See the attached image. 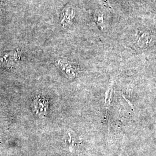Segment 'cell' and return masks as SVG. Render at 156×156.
<instances>
[{
    "label": "cell",
    "instance_id": "6da1fadb",
    "mask_svg": "<svg viewBox=\"0 0 156 156\" xmlns=\"http://www.w3.org/2000/svg\"><path fill=\"white\" fill-rule=\"evenodd\" d=\"M62 23L64 25H67L72 20L73 16H75V12L72 8H67L63 13L62 12Z\"/></svg>",
    "mask_w": 156,
    "mask_h": 156
},
{
    "label": "cell",
    "instance_id": "7a4b0ae2",
    "mask_svg": "<svg viewBox=\"0 0 156 156\" xmlns=\"http://www.w3.org/2000/svg\"><path fill=\"white\" fill-rule=\"evenodd\" d=\"M16 56L17 55L16 53L15 54H13V53H8L5 56L2 57L0 58V62L1 63V64L4 66H11L14 63V62H16Z\"/></svg>",
    "mask_w": 156,
    "mask_h": 156
},
{
    "label": "cell",
    "instance_id": "3957f363",
    "mask_svg": "<svg viewBox=\"0 0 156 156\" xmlns=\"http://www.w3.org/2000/svg\"><path fill=\"white\" fill-rule=\"evenodd\" d=\"M97 22L98 25L101 27H102V24H103V16L101 15V16H99L97 17Z\"/></svg>",
    "mask_w": 156,
    "mask_h": 156
}]
</instances>
